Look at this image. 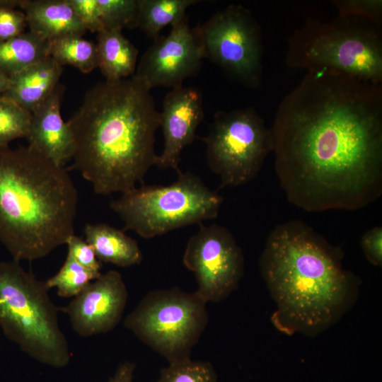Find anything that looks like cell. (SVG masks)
<instances>
[{"label": "cell", "mask_w": 382, "mask_h": 382, "mask_svg": "<svg viewBox=\"0 0 382 382\" xmlns=\"http://www.w3.org/2000/svg\"><path fill=\"white\" fill-rule=\"evenodd\" d=\"M274 169L291 203L353 211L382 194V84L322 69L280 102L270 128Z\"/></svg>", "instance_id": "cell-1"}, {"label": "cell", "mask_w": 382, "mask_h": 382, "mask_svg": "<svg viewBox=\"0 0 382 382\" xmlns=\"http://www.w3.org/2000/svg\"><path fill=\"white\" fill-rule=\"evenodd\" d=\"M151 89L134 75L105 80L86 93L66 122L74 142L72 165L98 195L124 192L142 183L156 166L160 116Z\"/></svg>", "instance_id": "cell-2"}, {"label": "cell", "mask_w": 382, "mask_h": 382, "mask_svg": "<svg viewBox=\"0 0 382 382\" xmlns=\"http://www.w3.org/2000/svg\"><path fill=\"white\" fill-rule=\"evenodd\" d=\"M343 252L302 221L276 226L259 260L286 333L315 336L336 323L357 299L359 281L344 269Z\"/></svg>", "instance_id": "cell-3"}, {"label": "cell", "mask_w": 382, "mask_h": 382, "mask_svg": "<svg viewBox=\"0 0 382 382\" xmlns=\"http://www.w3.org/2000/svg\"><path fill=\"white\" fill-rule=\"evenodd\" d=\"M78 192L69 170L30 147L0 149V242L33 261L74 235Z\"/></svg>", "instance_id": "cell-4"}, {"label": "cell", "mask_w": 382, "mask_h": 382, "mask_svg": "<svg viewBox=\"0 0 382 382\" xmlns=\"http://www.w3.org/2000/svg\"><path fill=\"white\" fill-rule=\"evenodd\" d=\"M287 45L289 67L327 69L382 84L381 24L338 16L327 22L308 19Z\"/></svg>", "instance_id": "cell-5"}, {"label": "cell", "mask_w": 382, "mask_h": 382, "mask_svg": "<svg viewBox=\"0 0 382 382\" xmlns=\"http://www.w3.org/2000/svg\"><path fill=\"white\" fill-rule=\"evenodd\" d=\"M46 281L36 279L19 262L0 261V328L7 339L35 360L54 367L70 361L68 342Z\"/></svg>", "instance_id": "cell-6"}, {"label": "cell", "mask_w": 382, "mask_h": 382, "mask_svg": "<svg viewBox=\"0 0 382 382\" xmlns=\"http://www.w3.org/2000/svg\"><path fill=\"white\" fill-rule=\"evenodd\" d=\"M223 198L202 179L190 172H179L168 185L135 187L110 202L125 224L144 238L216 218Z\"/></svg>", "instance_id": "cell-7"}, {"label": "cell", "mask_w": 382, "mask_h": 382, "mask_svg": "<svg viewBox=\"0 0 382 382\" xmlns=\"http://www.w3.org/2000/svg\"><path fill=\"white\" fill-rule=\"evenodd\" d=\"M208 320L204 299L196 292L173 287L147 293L124 325L170 364L190 359Z\"/></svg>", "instance_id": "cell-8"}, {"label": "cell", "mask_w": 382, "mask_h": 382, "mask_svg": "<svg viewBox=\"0 0 382 382\" xmlns=\"http://www.w3.org/2000/svg\"><path fill=\"white\" fill-rule=\"evenodd\" d=\"M202 140L209 169L220 178V188L254 179L272 151L270 128L253 108L216 112Z\"/></svg>", "instance_id": "cell-9"}, {"label": "cell", "mask_w": 382, "mask_h": 382, "mask_svg": "<svg viewBox=\"0 0 382 382\" xmlns=\"http://www.w3.org/2000/svg\"><path fill=\"white\" fill-rule=\"evenodd\" d=\"M197 28L205 58L245 86H260L263 71L262 32L248 8L231 4Z\"/></svg>", "instance_id": "cell-10"}, {"label": "cell", "mask_w": 382, "mask_h": 382, "mask_svg": "<svg viewBox=\"0 0 382 382\" xmlns=\"http://www.w3.org/2000/svg\"><path fill=\"white\" fill-rule=\"evenodd\" d=\"M183 261L195 274V292L207 303L227 298L244 273L241 248L232 233L217 224H199L197 232L187 241Z\"/></svg>", "instance_id": "cell-11"}, {"label": "cell", "mask_w": 382, "mask_h": 382, "mask_svg": "<svg viewBox=\"0 0 382 382\" xmlns=\"http://www.w3.org/2000/svg\"><path fill=\"white\" fill-rule=\"evenodd\" d=\"M171 27L167 35L153 40L134 74L150 89L182 86L198 74L205 58L197 28L190 26L186 16Z\"/></svg>", "instance_id": "cell-12"}, {"label": "cell", "mask_w": 382, "mask_h": 382, "mask_svg": "<svg viewBox=\"0 0 382 382\" xmlns=\"http://www.w3.org/2000/svg\"><path fill=\"white\" fill-rule=\"evenodd\" d=\"M127 298L121 274L110 270L90 282L60 310L68 316L76 333L90 337L106 333L119 324Z\"/></svg>", "instance_id": "cell-13"}, {"label": "cell", "mask_w": 382, "mask_h": 382, "mask_svg": "<svg viewBox=\"0 0 382 382\" xmlns=\"http://www.w3.org/2000/svg\"><path fill=\"white\" fill-rule=\"evenodd\" d=\"M159 116L164 146L156 166L178 173L181 153L197 138L196 130L204 118L201 93L193 87L172 88L164 98Z\"/></svg>", "instance_id": "cell-14"}, {"label": "cell", "mask_w": 382, "mask_h": 382, "mask_svg": "<svg viewBox=\"0 0 382 382\" xmlns=\"http://www.w3.org/2000/svg\"><path fill=\"white\" fill-rule=\"evenodd\" d=\"M63 88L58 84L53 92L31 111L28 146L59 166L71 158L73 137L61 115Z\"/></svg>", "instance_id": "cell-15"}, {"label": "cell", "mask_w": 382, "mask_h": 382, "mask_svg": "<svg viewBox=\"0 0 382 382\" xmlns=\"http://www.w3.org/2000/svg\"><path fill=\"white\" fill-rule=\"evenodd\" d=\"M30 31L51 42L87 31L68 0H17Z\"/></svg>", "instance_id": "cell-16"}, {"label": "cell", "mask_w": 382, "mask_h": 382, "mask_svg": "<svg viewBox=\"0 0 382 382\" xmlns=\"http://www.w3.org/2000/svg\"><path fill=\"white\" fill-rule=\"evenodd\" d=\"M62 71V66L49 56L11 76L2 96L31 112L53 92Z\"/></svg>", "instance_id": "cell-17"}, {"label": "cell", "mask_w": 382, "mask_h": 382, "mask_svg": "<svg viewBox=\"0 0 382 382\" xmlns=\"http://www.w3.org/2000/svg\"><path fill=\"white\" fill-rule=\"evenodd\" d=\"M84 233L100 262L122 267L141 262L142 253L137 242L123 231L106 224H87Z\"/></svg>", "instance_id": "cell-18"}, {"label": "cell", "mask_w": 382, "mask_h": 382, "mask_svg": "<svg viewBox=\"0 0 382 382\" xmlns=\"http://www.w3.org/2000/svg\"><path fill=\"white\" fill-rule=\"evenodd\" d=\"M96 46L98 67L105 80H119L134 74L138 50L122 30L104 29L98 33Z\"/></svg>", "instance_id": "cell-19"}, {"label": "cell", "mask_w": 382, "mask_h": 382, "mask_svg": "<svg viewBox=\"0 0 382 382\" xmlns=\"http://www.w3.org/2000/svg\"><path fill=\"white\" fill-rule=\"evenodd\" d=\"M50 42L31 31L0 41V70L11 76L47 57Z\"/></svg>", "instance_id": "cell-20"}, {"label": "cell", "mask_w": 382, "mask_h": 382, "mask_svg": "<svg viewBox=\"0 0 382 382\" xmlns=\"http://www.w3.org/2000/svg\"><path fill=\"white\" fill-rule=\"evenodd\" d=\"M197 0H137L139 27L148 37L154 40L166 26L180 21L188 7Z\"/></svg>", "instance_id": "cell-21"}, {"label": "cell", "mask_w": 382, "mask_h": 382, "mask_svg": "<svg viewBox=\"0 0 382 382\" xmlns=\"http://www.w3.org/2000/svg\"><path fill=\"white\" fill-rule=\"evenodd\" d=\"M49 54L60 65H70L88 74L98 67L96 43L81 35H67L50 42Z\"/></svg>", "instance_id": "cell-22"}, {"label": "cell", "mask_w": 382, "mask_h": 382, "mask_svg": "<svg viewBox=\"0 0 382 382\" xmlns=\"http://www.w3.org/2000/svg\"><path fill=\"white\" fill-rule=\"evenodd\" d=\"M100 274L85 268L67 255L58 272L46 284L50 289L56 288L59 296L74 297Z\"/></svg>", "instance_id": "cell-23"}, {"label": "cell", "mask_w": 382, "mask_h": 382, "mask_svg": "<svg viewBox=\"0 0 382 382\" xmlns=\"http://www.w3.org/2000/svg\"><path fill=\"white\" fill-rule=\"evenodd\" d=\"M31 112L0 95V149L11 141L28 135Z\"/></svg>", "instance_id": "cell-24"}, {"label": "cell", "mask_w": 382, "mask_h": 382, "mask_svg": "<svg viewBox=\"0 0 382 382\" xmlns=\"http://www.w3.org/2000/svg\"><path fill=\"white\" fill-rule=\"evenodd\" d=\"M216 373L209 361L191 359L170 363L163 369L156 382H216Z\"/></svg>", "instance_id": "cell-25"}, {"label": "cell", "mask_w": 382, "mask_h": 382, "mask_svg": "<svg viewBox=\"0 0 382 382\" xmlns=\"http://www.w3.org/2000/svg\"><path fill=\"white\" fill-rule=\"evenodd\" d=\"M104 29L136 28L137 0H96Z\"/></svg>", "instance_id": "cell-26"}, {"label": "cell", "mask_w": 382, "mask_h": 382, "mask_svg": "<svg viewBox=\"0 0 382 382\" xmlns=\"http://www.w3.org/2000/svg\"><path fill=\"white\" fill-rule=\"evenodd\" d=\"M332 4L338 16L364 19L381 25V0H334Z\"/></svg>", "instance_id": "cell-27"}, {"label": "cell", "mask_w": 382, "mask_h": 382, "mask_svg": "<svg viewBox=\"0 0 382 382\" xmlns=\"http://www.w3.org/2000/svg\"><path fill=\"white\" fill-rule=\"evenodd\" d=\"M16 7L17 0H0V41L23 33L28 26L25 13Z\"/></svg>", "instance_id": "cell-28"}, {"label": "cell", "mask_w": 382, "mask_h": 382, "mask_svg": "<svg viewBox=\"0 0 382 382\" xmlns=\"http://www.w3.org/2000/svg\"><path fill=\"white\" fill-rule=\"evenodd\" d=\"M66 244L68 247L67 255L85 268L100 274L101 262L97 257L92 246L86 240L73 235Z\"/></svg>", "instance_id": "cell-29"}, {"label": "cell", "mask_w": 382, "mask_h": 382, "mask_svg": "<svg viewBox=\"0 0 382 382\" xmlns=\"http://www.w3.org/2000/svg\"><path fill=\"white\" fill-rule=\"evenodd\" d=\"M86 30L99 33L104 30L96 0H68Z\"/></svg>", "instance_id": "cell-30"}, {"label": "cell", "mask_w": 382, "mask_h": 382, "mask_svg": "<svg viewBox=\"0 0 382 382\" xmlns=\"http://www.w3.org/2000/svg\"><path fill=\"white\" fill-rule=\"evenodd\" d=\"M361 247L366 260L373 265H382V228L376 226L366 231L361 238Z\"/></svg>", "instance_id": "cell-31"}, {"label": "cell", "mask_w": 382, "mask_h": 382, "mask_svg": "<svg viewBox=\"0 0 382 382\" xmlns=\"http://www.w3.org/2000/svg\"><path fill=\"white\" fill-rule=\"evenodd\" d=\"M134 369V363L125 361L119 366L114 376L108 382H132Z\"/></svg>", "instance_id": "cell-32"}, {"label": "cell", "mask_w": 382, "mask_h": 382, "mask_svg": "<svg viewBox=\"0 0 382 382\" xmlns=\"http://www.w3.org/2000/svg\"><path fill=\"white\" fill-rule=\"evenodd\" d=\"M10 85V76L0 70V95L4 94Z\"/></svg>", "instance_id": "cell-33"}]
</instances>
